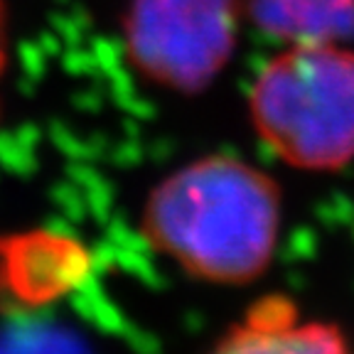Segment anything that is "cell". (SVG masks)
Returning a JSON list of instances; mask_svg holds the SVG:
<instances>
[{"label": "cell", "instance_id": "cell-6", "mask_svg": "<svg viewBox=\"0 0 354 354\" xmlns=\"http://www.w3.org/2000/svg\"><path fill=\"white\" fill-rule=\"evenodd\" d=\"M273 6H288V3H290V0H271ZM313 3H315L317 8H320V10H332V8H349L352 6V0H303V6H300V12H298V17L303 15V12H310L313 10Z\"/></svg>", "mask_w": 354, "mask_h": 354}, {"label": "cell", "instance_id": "cell-2", "mask_svg": "<svg viewBox=\"0 0 354 354\" xmlns=\"http://www.w3.org/2000/svg\"><path fill=\"white\" fill-rule=\"evenodd\" d=\"M261 140L290 165L332 170L354 158V52L335 39L295 42L254 82Z\"/></svg>", "mask_w": 354, "mask_h": 354}, {"label": "cell", "instance_id": "cell-5", "mask_svg": "<svg viewBox=\"0 0 354 354\" xmlns=\"http://www.w3.org/2000/svg\"><path fill=\"white\" fill-rule=\"evenodd\" d=\"M8 69V10L6 0H0V84Z\"/></svg>", "mask_w": 354, "mask_h": 354}, {"label": "cell", "instance_id": "cell-3", "mask_svg": "<svg viewBox=\"0 0 354 354\" xmlns=\"http://www.w3.org/2000/svg\"><path fill=\"white\" fill-rule=\"evenodd\" d=\"M229 0H138L136 50L158 77L194 82L229 42Z\"/></svg>", "mask_w": 354, "mask_h": 354}, {"label": "cell", "instance_id": "cell-4", "mask_svg": "<svg viewBox=\"0 0 354 354\" xmlns=\"http://www.w3.org/2000/svg\"><path fill=\"white\" fill-rule=\"evenodd\" d=\"M209 354H352L335 322L305 317L300 305L283 293L251 303Z\"/></svg>", "mask_w": 354, "mask_h": 354}, {"label": "cell", "instance_id": "cell-1", "mask_svg": "<svg viewBox=\"0 0 354 354\" xmlns=\"http://www.w3.org/2000/svg\"><path fill=\"white\" fill-rule=\"evenodd\" d=\"M281 232V192L263 170L209 155L167 175L143 209V234L185 273L241 286L263 273Z\"/></svg>", "mask_w": 354, "mask_h": 354}]
</instances>
